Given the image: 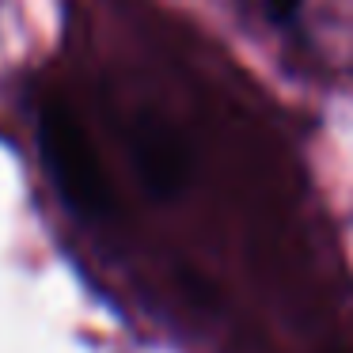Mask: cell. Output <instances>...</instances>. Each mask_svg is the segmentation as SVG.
<instances>
[{
    "mask_svg": "<svg viewBox=\"0 0 353 353\" xmlns=\"http://www.w3.org/2000/svg\"><path fill=\"white\" fill-rule=\"evenodd\" d=\"M39 152L54 179L61 201L84 216H103L110 209V183L99 163L92 137L77 110L61 99H50L39 110Z\"/></svg>",
    "mask_w": 353,
    "mask_h": 353,
    "instance_id": "6da1fadb",
    "label": "cell"
},
{
    "mask_svg": "<svg viewBox=\"0 0 353 353\" xmlns=\"http://www.w3.org/2000/svg\"><path fill=\"white\" fill-rule=\"evenodd\" d=\"M133 160L152 198H175L190 175V156L183 141L160 118H141L133 125Z\"/></svg>",
    "mask_w": 353,
    "mask_h": 353,
    "instance_id": "7a4b0ae2",
    "label": "cell"
},
{
    "mask_svg": "<svg viewBox=\"0 0 353 353\" xmlns=\"http://www.w3.org/2000/svg\"><path fill=\"white\" fill-rule=\"evenodd\" d=\"M300 4H304V0H266V8H270V16L274 19H296V12H300Z\"/></svg>",
    "mask_w": 353,
    "mask_h": 353,
    "instance_id": "3957f363",
    "label": "cell"
}]
</instances>
